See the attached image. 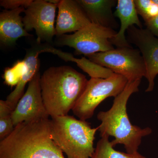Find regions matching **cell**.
<instances>
[{
	"instance_id": "5",
	"label": "cell",
	"mask_w": 158,
	"mask_h": 158,
	"mask_svg": "<svg viewBox=\"0 0 158 158\" xmlns=\"http://www.w3.org/2000/svg\"><path fill=\"white\" fill-rule=\"evenodd\" d=\"M128 81L121 75L114 73L107 78L88 80L87 86L72 111L80 119L86 120L93 116L99 105L108 98H116L123 91Z\"/></svg>"
},
{
	"instance_id": "21",
	"label": "cell",
	"mask_w": 158,
	"mask_h": 158,
	"mask_svg": "<svg viewBox=\"0 0 158 158\" xmlns=\"http://www.w3.org/2000/svg\"><path fill=\"white\" fill-rule=\"evenodd\" d=\"M33 2V0H1L0 6L6 10H13L22 7L26 9Z\"/></svg>"
},
{
	"instance_id": "2",
	"label": "cell",
	"mask_w": 158,
	"mask_h": 158,
	"mask_svg": "<svg viewBox=\"0 0 158 158\" xmlns=\"http://www.w3.org/2000/svg\"><path fill=\"white\" fill-rule=\"evenodd\" d=\"M88 80L67 65L51 67L40 77L44 103L51 117L68 115L85 91Z\"/></svg>"
},
{
	"instance_id": "23",
	"label": "cell",
	"mask_w": 158,
	"mask_h": 158,
	"mask_svg": "<svg viewBox=\"0 0 158 158\" xmlns=\"http://www.w3.org/2000/svg\"><path fill=\"white\" fill-rule=\"evenodd\" d=\"M14 110L6 101H0V117L11 116Z\"/></svg>"
},
{
	"instance_id": "11",
	"label": "cell",
	"mask_w": 158,
	"mask_h": 158,
	"mask_svg": "<svg viewBox=\"0 0 158 158\" xmlns=\"http://www.w3.org/2000/svg\"><path fill=\"white\" fill-rule=\"evenodd\" d=\"M58 8L56 37L68 33H75L91 23L77 0H61Z\"/></svg>"
},
{
	"instance_id": "6",
	"label": "cell",
	"mask_w": 158,
	"mask_h": 158,
	"mask_svg": "<svg viewBox=\"0 0 158 158\" xmlns=\"http://www.w3.org/2000/svg\"><path fill=\"white\" fill-rule=\"evenodd\" d=\"M87 57L91 62L125 77L128 82L141 81L146 75L144 59L138 49L117 48Z\"/></svg>"
},
{
	"instance_id": "16",
	"label": "cell",
	"mask_w": 158,
	"mask_h": 158,
	"mask_svg": "<svg viewBox=\"0 0 158 158\" xmlns=\"http://www.w3.org/2000/svg\"><path fill=\"white\" fill-rule=\"evenodd\" d=\"M44 52L52 53L64 60L76 62L81 69L93 78H107L114 73L109 69L98 65L85 57L81 59H76L71 54L61 52L52 46L47 47L44 49Z\"/></svg>"
},
{
	"instance_id": "12",
	"label": "cell",
	"mask_w": 158,
	"mask_h": 158,
	"mask_svg": "<svg viewBox=\"0 0 158 158\" xmlns=\"http://www.w3.org/2000/svg\"><path fill=\"white\" fill-rule=\"evenodd\" d=\"M26 9L20 7L13 10H3L0 13V42L5 46H12L22 37H32L24 28L20 14Z\"/></svg>"
},
{
	"instance_id": "18",
	"label": "cell",
	"mask_w": 158,
	"mask_h": 158,
	"mask_svg": "<svg viewBox=\"0 0 158 158\" xmlns=\"http://www.w3.org/2000/svg\"><path fill=\"white\" fill-rule=\"evenodd\" d=\"M27 69L24 60H18L11 67L6 68L3 78L5 84L11 88L17 86Z\"/></svg>"
},
{
	"instance_id": "3",
	"label": "cell",
	"mask_w": 158,
	"mask_h": 158,
	"mask_svg": "<svg viewBox=\"0 0 158 158\" xmlns=\"http://www.w3.org/2000/svg\"><path fill=\"white\" fill-rule=\"evenodd\" d=\"M140 83L141 81L128 82L123 91L115 98L110 110L101 111L97 115L98 119L101 122L98 126L101 137H114L111 141L113 147L123 144L129 154L138 152L142 138L152 133L150 127L141 128L132 124L128 116V101L133 94L139 91Z\"/></svg>"
},
{
	"instance_id": "13",
	"label": "cell",
	"mask_w": 158,
	"mask_h": 158,
	"mask_svg": "<svg viewBox=\"0 0 158 158\" xmlns=\"http://www.w3.org/2000/svg\"><path fill=\"white\" fill-rule=\"evenodd\" d=\"M91 23L115 30L118 24L112 9L116 0H77Z\"/></svg>"
},
{
	"instance_id": "1",
	"label": "cell",
	"mask_w": 158,
	"mask_h": 158,
	"mask_svg": "<svg viewBox=\"0 0 158 158\" xmlns=\"http://www.w3.org/2000/svg\"><path fill=\"white\" fill-rule=\"evenodd\" d=\"M0 158H65L51 135L50 119L23 122L0 142Z\"/></svg>"
},
{
	"instance_id": "7",
	"label": "cell",
	"mask_w": 158,
	"mask_h": 158,
	"mask_svg": "<svg viewBox=\"0 0 158 158\" xmlns=\"http://www.w3.org/2000/svg\"><path fill=\"white\" fill-rule=\"evenodd\" d=\"M113 29L90 23L73 34L57 37V45L67 46L75 49L77 55L86 56L114 49L110 41L117 34Z\"/></svg>"
},
{
	"instance_id": "19",
	"label": "cell",
	"mask_w": 158,
	"mask_h": 158,
	"mask_svg": "<svg viewBox=\"0 0 158 158\" xmlns=\"http://www.w3.org/2000/svg\"><path fill=\"white\" fill-rule=\"evenodd\" d=\"M138 14L140 15L145 22L158 15V6L153 0H135Z\"/></svg>"
},
{
	"instance_id": "4",
	"label": "cell",
	"mask_w": 158,
	"mask_h": 158,
	"mask_svg": "<svg viewBox=\"0 0 158 158\" xmlns=\"http://www.w3.org/2000/svg\"><path fill=\"white\" fill-rule=\"evenodd\" d=\"M52 138L67 158H92L98 127L92 128L85 120L73 116H54L50 119Z\"/></svg>"
},
{
	"instance_id": "8",
	"label": "cell",
	"mask_w": 158,
	"mask_h": 158,
	"mask_svg": "<svg viewBox=\"0 0 158 158\" xmlns=\"http://www.w3.org/2000/svg\"><path fill=\"white\" fill-rule=\"evenodd\" d=\"M58 4L48 1H33L26 9L23 18L24 28L27 32L34 29L39 43L51 44L56 36L55 17Z\"/></svg>"
},
{
	"instance_id": "14",
	"label": "cell",
	"mask_w": 158,
	"mask_h": 158,
	"mask_svg": "<svg viewBox=\"0 0 158 158\" xmlns=\"http://www.w3.org/2000/svg\"><path fill=\"white\" fill-rule=\"evenodd\" d=\"M115 17L120 20V29L117 34L110 39L113 45L117 48L131 47L125 36L126 31L131 26L136 25L139 28H142V25L139 20L133 0H118L115 13Z\"/></svg>"
},
{
	"instance_id": "10",
	"label": "cell",
	"mask_w": 158,
	"mask_h": 158,
	"mask_svg": "<svg viewBox=\"0 0 158 158\" xmlns=\"http://www.w3.org/2000/svg\"><path fill=\"white\" fill-rule=\"evenodd\" d=\"M128 42L138 48L144 59L146 75L148 82L146 92L153 90L155 79L158 74V38L147 29H141L135 26L127 31Z\"/></svg>"
},
{
	"instance_id": "15",
	"label": "cell",
	"mask_w": 158,
	"mask_h": 158,
	"mask_svg": "<svg viewBox=\"0 0 158 158\" xmlns=\"http://www.w3.org/2000/svg\"><path fill=\"white\" fill-rule=\"evenodd\" d=\"M44 44L39 43L36 40L30 48L27 49L24 60L25 61L27 69L23 78L16 86L15 89L7 97L6 101L15 109L18 102L22 97L27 83H29L36 74L39 73L40 62L38 56L42 53Z\"/></svg>"
},
{
	"instance_id": "17",
	"label": "cell",
	"mask_w": 158,
	"mask_h": 158,
	"mask_svg": "<svg viewBox=\"0 0 158 158\" xmlns=\"http://www.w3.org/2000/svg\"><path fill=\"white\" fill-rule=\"evenodd\" d=\"M92 158H147L139 152L129 154L118 151L114 149L109 140L104 136L99 140Z\"/></svg>"
},
{
	"instance_id": "24",
	"label": "cell",
	"mask_w": 158,
	"mask_h": 158,
	"mask_svg": "<svg viewBox=\"0 0 158 158\" xmlns=\"http://www.w3.org/2000/svg\"><path fill=\"white\" fill-rule=\"evenodd\" d=\"M153 2L158 6V0H153Z\"/></svg>"
},
{
	"instance_id": "20",
	"label": "cell",
	"mask_w": 158,
	"mask_h": 158,
	"mask_svg": "<svg viewBox=\"0 0 158 158\" xmlns=\"http://www.w3.org/2000/svg\"><path fill=\"white\" fill-rule=\"evenodd\" d=\"M15 128L11 116L0 117V139L2 141L12 133Z\"/></svg>"
},
{
	"instance_id": "9",
	"label": "cell",
	"mask_w": 158,
	"mask_h": 158,
	"mask_svg": "<svg viewBox=\"0 0 158 158\" xmlns=\"http://www.w3.org/2000/svg\"><path fill=\"white\" fill-rule=\"evenodd\" d=\"M39 72L29 82L27 91L18 102L11 114L15 127L23 122L48 118V113L44 103Z\"/></svg>"
},
{
	"instance_id": "22",
	"label": "cell",
	"mask_w": 158,
	"mask_h": 158,
	"mask_svg": "<svg viewBox=\"0 0 158 158\" xmlns=\"http://www.w3.org/2000/svg\"><path fill=\"white\" fill-rule=\"evenodd\" d=\"M147 29L158 38V15L145 22Z\"/></svg>"
}]
</instances>
